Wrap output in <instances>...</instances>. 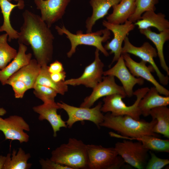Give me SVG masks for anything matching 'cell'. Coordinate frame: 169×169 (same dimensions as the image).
Returning a JSON list of instances; mask_svg holds the SVG:
<instances>
[{
    "label": "cell",
    "mask_w": 169,
    "mask_h": 169,
    "mask_svg": "<svg viewBox=\"0 0 169 169\" xmlns=\"http://www.w3.org/2000/svg\"><path fill=\"white\" fill-rule=\"evenodd\" d=\"M25 6L23 0H19L17 4L11 3L8 0H0V8L3 17V23L0 27V32H5L8 35V41L18 39V32L14 29L11 25L10 16L13 10L17 7L19 9H23Z\"/></svg>",
    "instance_id": "cell-21"
},
{
    "label": "cell",
    "mask_w": 169,
    "mask_h": 169,
    "mask_svg": "<svg viewBox=\"0 0 169 169\" xmlns=\"http://www.w3.org/2000/svg\"><path fill=\"white\" fill-rule=\"evenodd\" d=\"M86 147L88 169H119L125 162L114 147L95 144Z\"/></svg>",
    "instance_id": "cell-5"
},
{
    "label": "cell",
    "mask_w": 169,
    "mask_h": 169,
    "mask_svg": "<svg viewBox=\"0 0 169 169\" xmlns=\"http://www.w3.org/2000/svg\"><path fill=\"white\" fill-rule=\"evenodd\" d=\"M8 35H0V70L4 68L15 57L17 51L9 45Z\"/></svg>",
    "instance_id": "cell-30"
},
{
    "label": "cell",
    "mask_w": 169,
    "mask_h": 169,
    "mask_svg": "<svg viewBox=\"0 0 169 169\" xmlns=\"http://www.w3.org/2000/svg\"><path fill=\"white\" fill-rule=\"evenodd\" d=\"M6 156L0 155V169H3L5 164Z\"/></svg>",
    "instance_id": "cell-38"
},
{
    "label": "cell",
    "mask_w": 169,
    "mask_h": 169,
    "mask_svg": "<svg viewBox=\"0 0 169 169\" xmlns=\"http://www.w3.org/2000/svg\"><path fill=\"white\" fill-rule=\"evenodd\" d=\"M124 42L122 54L126 53L133 54L141 58L142 60L149 63L153 68L161 85H166L168 84L169 80L168 76L165 75L161 72L154 60V58L157 56L156 48L147 42H145L140 47L135 46L131 43L127 36Z\"/></svg>",
    "instance_id": "cell-9"
},
{
    "label": "cell",
    "mask_w": 169,
    "mask_h": 169,
    "mask_svg": "<svg viewBox=\"0 0 169 169\" xmlns=\"http://www.w3.org/2000/svg\"><path fill=\"white\" fill-rule=\"evenodd\" d=\"M41 68L35 59H31L28 64L13 74L7 82L19 80L24 83L28 90L33 89Z\"/></svg>",
    "instance_id": "cell-19"
},
{
    "label": "cell",
    "mask_w": 169,
    "mask_h": 169,
    "mask_svg": "<svg viewBox=\"0 0 169 169\" xmlns=\"http://www.w3.org/2000/svg\"><path fill=\"white\" fill-rule=\"evenodd\" d=\"M112 8V12L106 17V21L112 24H122L134 13L136 8L135 0H121Z\"/></svg>",
    "instance_id": "cell-24"
},
{
    "label": "cell",
    "mask_w": 169,
    "mask_h": 169,
    "mask_svg": "<svg viewBox=\"0 0 169 169\" xmlns=\"http://www.w3.org/2000/svg\"><path fill=\"white\" fill-rule=\"evenodd\" d=\"M70 0H34L37 8L40 11V17L50 28L61 19Z\"/></svg>",
    "instance_id": "cell-15"
},
{
    "label": "cell",
    "mask_w": 169,
    "mask_h": 169,
    "mask_svg": "<svg viewBox=\"0 0 169 169\" xmlns=\"http://www.w3.org/2000/svg\"><path fill=\"white\" fill-rule=\"evenodd\" d=\"M64 81L57 83L54 81L50 78V73L48 71V66L46 65L41 66L36 84L50 88L55 90L57 94L63 95L68 90V85Z\"/></svg>",
    "instance_id": "cell-28"
},
{
    "label": "cell",
    "mask_w": 169,
    "mask_h": 169,
    "mask_svg": "<svg viewBox=\"0 0 169 169\" xmlns=\"http://www.w3.org/2000/svg\"><path fill=\"white\" fill-rule=\"evenodd\" d=\"M115 78L111 75L103 77L102 81L93 88L91 93L84 99L80 106L90 108L100 98L113 94H119L125 98L126 95L122 86L116 84Z\"/></svg>",
    "instance_id": "cell-13"
},
{
    "label": "cell",
    "mask_w": 169,
    "mask_h": 169,
    "mask_svg": "<svg viewBox=\"0 0 169 169\" xmlns=\"http://www.w3.org/2000/svg\"><path fill=\"white\" fill-rule=\"evenodd\" d=\"M103 75L117 78L121 82L126 96L129 97L133 95V89L135 85H142L144 82L143 79L136 77L131 73L125 65L122 54L113 67L104 71Z\"/></svg>",
    "instance_id": "cell-14"
},
{
    "label": "cell",
    "mask_w": 169,
    "mask_h": 169,
    "mask_svg": "<svg viewBox=\"0 0 169 169\" xmlns=\"http://www.w3.org/2000/svg\"><path fill=\"white\" fill-rule=\"evenodd\" d=\"M114 148L125 162L138 169L145 168L149 150L141 142L124 140L116 142Z\"/></svg>",
    "instance_id": "cell-7"
},
{
    "label": "cell",
    "mask_w": 169,
    "mask_h": 169,
    "mask_svg": "<svg viewBox=\"0 0 169 169\" xmlns=\"http://www.w3.org/2000/svg\"><path fill=\"white\" fill-rule=\"evenodd\" d=\"M134 139L141 142L148 150L169 152V140L161 139L158 137L149 135L142 136Z\"/></svg>",
    "instance_id": "cell-29"
},
{
    "label": "cell",
    "mask_w": 169,
    "mask_h": 169,
    "mask_svg": "<svg viewBox=\"0 0 169 169\" xmlns=\"http://www.w3.org/2000/svg\"><path fill=\"white\" fill-rule=\"evenodd\" d=\"M33 110L39 115L38 119L39 120H47L50 124L53 131V136L56 137L57 132L62 127L67 128L66 121L62 119L61 116L58 114V110L60 109L55 102L43 103V104L34 106Z\"/></svg>",
    "instance_id": "cell-17"
},
{
    "label": "cell",
    "mask_w": 169,
    "mask_h": 169,
    "mask_svg": "<svg viewBox=\"0 0 169 169\" xmlns=\"http://www.w3.org/2000/svg\"><path fill=\"white\" fill-rule=\"evenodd\" d=\"M165 17V15L161 13H156L155 11H148L144 13L141 19L134 24L138 26L139 29L153 27L161 32L169 29V22Z\"/></svg>",
    "instance_id": "cell-25"
},
{
    "label": "cell",
    "mask_w": 169,
    "mask_h": 169,
    "mask_svg": "<svg viewBox=\"0 0 169 169\" xmlns=\"http://www.w3.org/2000/svg\"><path fill=\"white\" fill-rule=\"evenodd\" d=\"M48 71L50 74L60 72L64 71L62 64L59 61L56 60L48 66Z\"/></svg>",
    "instance_id": "cell-36"
},
{
    "label": "cell",
    "mask_w": 169,
    "mask_h": 169,
    "mask_svg": "<svg viewBox=\"0 0 169 169\" xmlns=\"http://www.w3.org/2000/svg\"><path fill=\"white\" fill-rule=\"evenodd\" d=\"M50 76L54 81L57 83L64 81L66 77V73L64 71L59 73H50Z\"/></svg>",
    "instance_id": "cell-37"
},
{
    "label": "cell",
    "mask_w": 169,
    "mask_h": 169,
    "mask_svg": "<svg viewBox=\"0 0 169 169\" xmlns=\"http://www.w3.org/2000/svg\"><path fill=\"white\" fill-rule=\"evenodd\" d=\"M60 108L65 110L68 118L66 121L67 127L70 128L76 122L88 120L94 123L98 128L103 122L104 115L101 111L102 103L100 102L95 107H76L69 105L62 101L57 103Z\"/></svg>",
    "instance_id": "cell-8"
},
{
    "label": "cell",
    "mask_w": 169,
    "mask_h": 169,
    "mask_svg": "<svg viewBox=\"0 0 169 169\" xmlns=\"http://www.w3.org/2000/svg\"><path fill=\"white\" fill-rule=\"evenodd\" d=\"M6 84L11 86L14 92L15 97L16 98H23L26 92L28 90L24 83L18 80L7 81Z\"/></svg>",
    "instance_id": "cell-34"
},
{
    "label": "cell",
    "mask_w": 169,
    "mask_h": 169,
    "mask_svg": "<svg viewBox=\"0 0 169 169\" xmlns=\"http://www.w3.org/2000/svg\"><path fill=\"white\" fill-rule=\"evenodd\" d=\"M27 50L26 45L19 44L16 56L8 64L0 70V82L3 85L6 84L7 81L11 76L29 63L32 54L30 53L26 54Z\"/></svg>",
    "instance_id": "cell-18"
},
{
    "label": "cell",
    "mask_w": 169,
    "mask_h": 169,
    "mask_svg": "<svg viewBox=\"0 0 169 169\" xmlns=\"http://www.w3.org/2000/svg\"><path fill=\"white\" fill-rule=\"evenodd\" d=\"M39 162L43 169H71L70 168L48 158L41 159Z\"/></svg>",
    "instance_id": "cell-35"
},
{
    "label": "cell",
    "mask_w": 169,
    "mask_h": 169,
    "mask_svg": "<svg viewBox=\"0 0 169 169\" xmlns=\"http://www.w3.org/2000/svg\"><path fill=\"white\" fill-rule=\"evenodd\" d=\"M169 105V96H163L160 95L154 86L149 89L141 100L138 106L141 115L146 117L149 115L150 112L152 109L160 106H167Z\"/></svg>",
    "instance_id": "cell-20"
},
{
    "label": "cell",
    "mask_w": 169,
    "mask_h": 169,
    "mask_svg": "<svg viewBox=\"0 0 169 169\" xmlns=\"http://www.w3.org/2000/svg\"><path fill=\"white\" fill-rule=\"evenodd\" d=\"M156 123L155 119L147 122L135 119L128 115L114 116L107 112L104 115L103 120L100 126L112 129L122 135L109 132L112 136L132 140L145 135L158 137V135L153 131Z\"/></svg>",
    "instance_id": "cell-2"
},
{
    "label": "cell",
    "mask_w": 169,
    "mask_h": 169,
    "mask_svg": "<svg viewBox=\"0 0 169 169\" xmlns=\"http://www.w3.org/2000/svg\"><path fill=\"white\" fill-rule=\"evenodd\" d=\"M23 23L18 32V44L30 45L35 59L41 66L52 59L54 36L40 16L26 10L23 13Z\"/></svg>",
    "instance_id": "cell-1"
},
{
    "label": "cell",
    "mask_w": 169,
    "mask_h": 169,
    "mask_svg": "<svg viewBox=\"0 0 169 169\" xmlns=\"http://www.w3.org/2000/svg\"><path fill=\"white\" fill-rule=\"evenodd\" d=\"M6 156L3 169H28L32 166L31 163L28 162L31 157L30 153H26L21 147L17 152L14 149L11 154L8 153Z\"/></svg>",
    "instance_id": "cell-27"
},
{
    "label": "cell",
    "mask_w": 169,
    "mask_h": 169,
    "mask_svg": "<svg viewBox=\"0 0 169 169\" xmlns=\"http://www.w3.org/2000/svg\"><path fill=\"white\" fill-rule=\"evenodd\" d=\"M122 54L126 65L134 76L141 78L151 83L160 94L169 96V91L158 82L151 74L154 70L151 65L147 66V63L142 60L140 62L135 61L129 54L124 53Z\"/></svg>",
    "instance_id": "cell-16"
},
{
    "label": "cell",
    "mask_w": 169,
    "mask_h": 169,
    "mask_svg": "<svg viewBox=\"0 0 169 169\" xmlns=\"http://www.w3.org/2000/svg\"><path fill=\"white\" fill-rule=\"evenodd\" d=\"M152 119H155L156 123L153 131L162 135L169 138V109L167 106H162L152 109L149 113Z\"/></svg>",
    "instance_id": "cell-26"
},
{
    "label": "cell",
    "mask_w": 169,
    "mask_h": 169,
    "mask_svg": "<svg viewBox=\"0 0 169 169\" xmlns=\"http://www.w3.org/2000/svg\"><path fill=\"white\" fill-rule=\"evenodd\" d=\"M9 1L11 2L12 0H8ZM15 2H18L19 0H13Z\"/></svg>",
    "instance_id": "cell-40"
},
{
    "label": "cell",
    "mask_w": 169,
    "mask_h": 169,
    "mask_svg": "<svg viewBox=\"0 0 169 169\" xmlns=\"http://www.w3.org/2000/svg\"><path fill=\"white\" fill-rule=\"evenodd\" d=\"M6 113V111L4 109L0 107V116L3 115Z\"/></svg>",
    "instance_id": "cell-39"
},
{
    "label": "cell",
    "mask_w": 169,
    "mask_h": 169,
    "mask_svg": "<svg viewBox=\"0 0 169 169\" xmlns=\"http://www.w3.org/2000/svg\"><path fill=\"white\" fill-rule=\"evenodd\" d=\"M148 87L138 89L133 92L136 99L134 103L127 106L122 100L123 96L115 94L105 97L103 99L101 111L102 112H110L114 116L129 115L135 119L140 120L141 115L138 104L141 100L149 90Z\"/></svg>",
    "instance_id": "cell-6"
},
{
    "label": "cell",
    "mask_w": 169,
    "mask_h": 169,
    "mask_svg": "<svg viewBox=\"0 0 169 169\" xmlns=\"http://www.w3.org/2000/svg\"><path fill=\"white\" fill-rule=\"evenodd\" d=\"M94 61L85 68L84 72L79 77L65 80L67 85L74 86L83 85L87 87L94 88L101 82L103 75L104 65L100 59L99 50L96 49Z\"/></svg>",
    "instance_id": "cell-11"
},
{
    "label": "cell",
    "mask_w": 169,
    "mask_h": 169,
    "mask_svg": "<svg viewBox=\"0 0 169 169\" xmlns=\"http://www.w3.org/2000/svg\"><path fill=\"white\" fill-rule=\"evenodd\" d=\"M30 130L29 125L21 116L12 115L4 119L0 117V131L5 140H18L20 143L27 142L29 136L24 131Z\"/></svg>",
    "instance_id": "cell-12"
},
{
    "label": "cell",
    "mask_w": 169,
    "mask_h": 169,
    "mask_svg": "<svg viewBox=\"0 0 169 169\" xmlns=\"http://www.w3.org/2000/svg\"><path fill=\"white\" fill-rule=\"evenodd\" d=\"M121 0H90L92 13L91 15L86 20V33L92 32L93 27L96 22L107 15L110 8L119 3Z\"/></svg>",
    "instance_id": "cell-22"
},
{
    "label": "cell",
    "mask_w": 169,
    "mask_h": 169,
    "mask_svg": "<svg viewBox=\"0 0 169 169\" xmlns=\"http://www.w3.org/2000/svg\"><path fill=\"white\" fill-rule=\"evenodd\" d=\"M86 146L81 140L70 138L52 151L50 159L71 169H88Z\"/></svg>",
    "instance_id": "cell-3"
},
{
    "label": "cell",
    "mask_w": 169,
    "mask_h": 169,
    "mask_svg": "<svg viewBox=\"0 0 169 169\" xmlns=\"http://www.w3.org/2000/svg\"><path fill=\"white\" fill-rule=\"evenodd\" d=\"M55 29L60 35L65 34L69 40L71 48L67 54L68 58H70L76 52L77 46L80 45L92 46L95 47L106 57L109 55L102 45V43L107 41L110 38V31L105 28L94 32L83 33L79 30L74 34L71 33L63 25L61 27L56 26Z\"/></svg>",
    "instance_id": "cell-4"
},
{
    "label": "cell",
    "mask_w": 169,
    "mask_h": 169,
    "mask_svg": "<svg viewBox=\"0 0 169 169\" xmlns=\"http://www.w3.org/2000/svg\"><path fill=\"white\" fill-rule=\"evenodd\" d=\"M136 8L134 13L129 18L128 20L135 23L141 19L142 14L145 12L156 10V5L159 0H135Z\"/></svg>",
    "instance_id": "cell-31"
},
{
    "label": "cell",
    "mask_w": 169,
    "mask_h": 169,
    "mask_svg": "<svg viewBox=\"0 0 169 169\" xmlns=\"http://www.w3.org/2000/svg\"><path fill=\"white\" fill-rule=\"evenodd\" d=\"M141 33L145 36L154 44L156 50L160 65L162 69L169 75V68L164 58L163 47L165 43L169 39V29L157 33L151 31L150 28L139 29Z\"/></svg>",
    "instance_id": "cell-23"
},
{
    "label": "cell",
    "mask_w": 169,
    "mask_h": 169,
    "mask_svg": "<svg viewBox=\"0 0 169 169\" xmlns=\"http://www.w3.org/2000/svg\"><path fill=\"white\" fill-rule=\"evenodd\" d=\"M33 89L35 95L42 101L43 103L55 102V98L58 94L52 89L42 85L35 84Z\"/></svg>",
    "instance_id": "cell-32"
},
{
    "label": "cell",
    "mask_w": 169,
    "mask_h": 169,
    "mask_svg": "<svg viewBox=\"0 0 169 169\" xmlns=\"http://www.w3.org/2000/svg\"><path fill=\"white\" fill-rule=\"evenodd\" d=\"M102 25L114 35L113 38L105 45L106 50H110V54H114V56L110 66L117 61L122 54V44L129 33L133 30L135 26L134 23L129 20L122 24L110 23L106 20L102 22Z\"/></svg>",
    "instance_id": "cell-10"
},
{
    "label": "cell",
    "mask_w": 169,
    "mask_h": 169,
    "mask_svg": "<svg viewBox=\"0 0 169 169\" xmlns=\"http://www.w3.org/2000/svg\"><path fill=\"white\" fill-rule=\"evenodd\" d=\"M150 153L151 158L146 163V169H161L169 164V159L158 157L151 151Z\"/></svg>",
    "instance_id": "cell-33"
}]
</instances>
